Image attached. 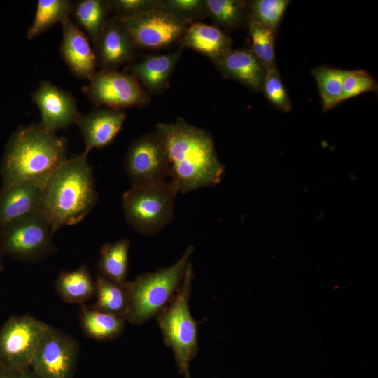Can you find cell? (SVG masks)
<instances>
[{"mask_svg": "<svg viewBox=\"0 0 378 378\" xmlns=\"http://www.w3.org/2000/svg\"><path fill=\"white\" fill-rule=\"evenodd\" d=\"M155 132L164 144L172 178L179 192L186 193L220 182L224 166L207 132L178 119L174 122L158 123Z\"/></svg>", "mask_w": 378, "mask_h": 378, "instance_id": "obj_1", "label": "cell"}, {"mask_svg": "<svg viewBox=\"0 0 378 378\" xmlns=\"http://www.w3.org/2000/svg\"><path fill=\"white\" fill-rule=\"evenodd\" d=\"M67 142L39 124L19 127L10 136L2 159V186L22 182L45 185L68 158Z\"/></svg>", "mask_w": 378, "mask_h": 378, "instance_id": "obj_2", "label": "cell"}, {"mask_svg": "<svg viewBox=\"0 0 378 378\" xmlns=\"http://www.w3.org/2000/svg\"><path fill=\"white\" fill-rule=\"evenodd\" d=\"M84 151L68 158L43 186L41 209L53 232L76 225L92 211L98 197L92 169Z\"/></svg>", "mask_w": 378, "mask_h": 378, "instance_id": "obj_3", "label": "cell"}, {"mask_svg": "<svg viewBox=\"0 0 378 378\" xmlns=\"http://www.w3.org/2000/svg\"><path fill=\"white\" fill-rule=\"evenodd\" d=\"M194 250L193 246H188L183 255L172 265L140 274L124 284L128 295L125 321L141 325L158 316L178 290Z\"/></svg>", "mask_w": 378, "mask_h": 378, "instance_id": "obj_4", "label": "cell"}, {"mask_svg": "<svg viewBox=\"0 0 378 378\" xmlns=\"http://www.w3.org/2000/svg\"><path fill=\"white\" fill-rule=\"evenodd\" d=\"M192 278V266L188 262L178 290L158 314L164 342L173 351L178 370L185 378H190V363L198 349V323L192 316L189 307Z\"/></svg>", "mask_w": 378, "mask_h": 378, "instance_id": "obj_5", "label": "cell"}, {"mask_svg": "<svg viewBox=\"0 0 378 378\" xmlns=\"http://www.w3.org/2000/svg\"><path fill=\"white\" fill-rule=\"evenodd\" d=\"M178 192L172 178L158 184L132 187L122 195V206L127 223L138 233L156 234L172 220Z\"/></svg>", "mask_w": 378, "mask_h": 378, "instance_id": "obj_6", "label": "cell"}, {"mask_svg": "<svg viewBox=\"0 0 378 378\" xmlns=\"http://www.w3.org/2000/svg\"><path fill=\"white\" fill-rule=\"evenodd\" d=\"M51 223L41 209L0 226V255L27 263L43 261L57 251Z\"/></svg>", "mask_w": 378, "mask_h": 378, "instance_id": "obj_7", "label": "cell"}, {"mask_svg": "<svg viewBox=\"0 0 378 378\" xmlns=\"http://www.w3.org/2000/svg\"><path fill=\"white\" fill-rule=\"evenodd\" d=\"M49 326L30 315L10 316L0 328V370L20 372L29 368Z\"/></svg>", "mask_w": 378, "mask_h": 378, "instance_id": "obj_8", "label": "cell"}, {"mask_svg": "<svg viewBox=\"0 0 378 378\" xmlns=\"http://www.w3.org/2000/svg\"><path fill=\"white\" fill-rule=\"evenodd\" d=\"M83 88V93L97 107L122 109L147 105L150 99L138 79L116 70L96 71Z\"/></svg>", "mask_w": 378, "mask_h": 378, "instance_id": "obj_9", "label": "cell"}, {"mask_svg": "<svg viewBox=\"0 0 378 378\" xmlns=\"http://www.w3.org/2000/svg\"><path fill=\"white\" fill-rule=\"evenodd\" d=\"M125 169L132 187L146 186L172 179V172L164 144L157 134L147 133L130 146Z\"/></svg>", "mask_w": 378, "mask_h": 378, "instance_id": "obj_10", "label": "cell"}, {"mask_svg": "<svg viewBox=\"0 0 378 378\" xmlns=\"http://www.w3.org/2000/svg\"><path fill=\"white\" fill-rule=\"evenodd\" d=\"M118 19L129 32L136 47L145 49L156 50L167 47L181 40L188 29V22L162 8H154Z\"/></svg>", "mask_w": 378, "mask_h": 378, "instance_id": "obj_11", "label": "cell"}, {"mask_svg": "<svg viewBox=\"0 0 378 378\" xmlns=\"http://www.w3.org/2000/svg\"><path fill=\"white\" fill-rule=\"evenodd\" d=\"M79 346L71 336L49 326L37 347L30 368L38 378H72Z\"/></svg>", "mask_w": 378, "mask_h": 378, "instance_id": "obj_12", "label": "cell"}, {"mask_svg": "<svg viewBox=\"0 0 378 378\" xmlns=\"http://www.w3.org/2000/svg\"><path fill=\"white\" fill-rule=\"evenodd\" d=\"M32 100L41 113L38 124L53 133L76 123L80 115L72 94L50 81L40 83L32 94Z\"/></svg>", "mask_w": 378, "mask_h": 378, "instance_id": "obj_13", "label": "cell"}, {"mask_svg": "<svg viewBox=\"0 0 378 378\" xmlns=\"http://www.w3.org/2000/svg\"><path fill=\"white\" fill-rule=\"evenodd\" d=\"M126 118L123 110L97 107L87 114H80L76 121L83 136L85 153L94 148L109 145L122 127Z\"/></svg>", "mask_w": 378, "mask_h": 378, "instance_id": "obj_14", "label": "cell"}, {"mask_svg": "<svg viewBox=\"0 0 378 378\" xmlns=\"http://www.w3.org/2000/svg\"><path fill=\"white\" fill-rule=\"evenodd\" d=\"M60 54L71 74L80 79H89L97 71V56L88 37L69 18L62 23Z\"/></svg>", "mask_w": 378, "mask_h": 378, "instance_id": "obj_15", "label": "cell"}, {"mask_svg": "<svg viewBox=\"0 0 378 378\" xmlns=\"http://www.w3.org/2000/svg\"><path fill=\"white\" fill-rule=\"evenodd\" d=\"M136 46L117 18H109L94 46L97 64L102 69L115 70L130 62Z\"/></svg>", "mask_w": 378, "mask_h": 378, "instance_id": "obj_16", "label": "cell"}, {"mask_svg": "<svg viewBox=\"0 0 378 378\" xmlns=\"http://www.w3.org/2000/svg\"><path fill=\"white\" fill-rule=\"evenodd\" d=\"M213 62L224 76L253 90H262L267 69L251 50H231Z\"/></svg>", "mask_w": 378, "mask_h": 378, "instance_id": "obj_17", "label": "cell"}, {"mask_svg": "<svg viewBox=\"0 0 378 378\" xmlns=\"http://www.w3.org/2000/svg\"><path fill=\"white\" fill-rule=\"evenodd\" d=\"M43 186L22 182L0 190V226L41 209Z\"/></svg>", "mask_w": 378, "mask_h": 378, "instance_id": "obj_18", "label": "cell"}, {"mask_svg": "<svg viewBox=\"0 0 378 378\" xmlns=\"http://www.w3.org/2000/svg\"><path fill=\"white\" fill-rule=\"evenodd\" d=\"M182 54V49L144 58L130 66L138 80L152 93L162 92Z\"/></svg>", "mask_w": 378, "mask_h": 378, "instance_id": "obj_19", "label": "cell"}, {"mask_svg": "<svg viewBox=\"0 0 378 378\" xmlns=\"http://www.w3.org/2000/svg\"><path fill=\"white\" fill-rule=\"evenodd\" d=\"M181 48L195 50L216 60L232 50L230 38L220 29L203 22L192 24L181 38Z\"/></svg>", "mask_w": 378, "mask_h": 378, "instance_id": "obj_20", "label": "cell"}, {"mask_svg": "<svg viewBox=\"0 0 378 378\" xmlns=\"http://www.w3.org/2000/svg\"><path fill=\"white\" fill-rule=\"evenodd\" d=\"M59 297L65 302L76 304L85 303L95 297L96 285L85 265L71 271H62L55 282Z\"/></svg>", "mask_w": 378, "mask_h": 378, "instance_id": "obj_21", "label": "cell"}, {"mask_svg": "<svg viewBox=\"0 0 378 378\" xmlns=\"http://www.w3.org/2000/svg\"><path fill=\"white\" fill-rule=\"evenodd\" d=\"M80 323L85 335L99 341L116 338L123 332L125 319L120 316L81 305Z\"/></svg>", "mask_w": 378, "mask_h": 378, "instance_id": "obj_22", "label": "cell"}, {"mask_svg": "<svg viewBox=\"0 0 378 378\" xmlns=\"http://www.w3.org/2000/svg\"><path fill=\"white\" fill-rule=\"evenodd\" d=\"M110 12L109 1L79 0L73 3L71 15L94 46L109 20Z\"/></svg>", "mask_w": 378, "mask_h": 378, "instance_id": "obj_23", "label": "cell"}, {"mask_svg": "<svg viewBox=\"0 0 378 378\" xmlns=\"http://www.w3.org/2000/svg\"><path fill=\"white\" fill-rule=\"evenodd\" d=\"M130 246V240L126 238L104 244L101 248L100 258L97 262L98 274L118 284H125Z\"/></svg>", "mask_w": 378, "mask_h": 378, "instance_id": "obj_24", "label": "cell"}, {"mask_svg": "<svg viewBox=\"0 0 378 378\" xmlns=\"http://www.w3.org/2000/svg\"><path fill=\"white\" fill-rule=\"evenodd\" d=\"M73 3L69 0H38L33 22L27 31L31 40L71 15Z\"/></svg>", "mask_w": 378, "mask_h": 378, "instance_id": "obj_25", "label": "cell"}, {"mask_svg": "<svg viewBox=\"0 0 378 378\" xmlns=\"http://www.w3.org/2000/svg\"><path fill=\"white\" fill-rule=\"evenodd\" d=\"M124 284H118L97 274L95 279L97 300L92 307L125 318L128 309V295Z\"/></svg>", "mask_w": 378, "mask_h": 378, "instance_id": "obj_26", "label": "cell"}, {"mask_svg": "<svg viewBox=\"0 0 378 378\" xmlns=\"http://www.w3.org/2000/svg\"><path fill=\"white\" fill-rule=\"evenodd\" d=\"M312 74L318 85L324 111L335 108L342 102L345 70L320 66L314 69Z\"/></svg>", "mask_w": 378, "mask_h": 378, "instance_id": "obj_27", "label": "cell"}, {"mask_svg": "<svg viewBox=\"0 0 378 378\" xmlns=\"http://www.w3.org/2000/svg\"><path fill=\"white\" fill-rule=\"evenodd\" d=\"M207 14L218 24L227 29L241 25L246 19L247 3L238 0H206Z\"/></svg>", "mask_w": 378, "mask_h": 378, "instance_id": "obj_28", "label": "cell"}, {"mask_svg": "<svg viewBox=\"0 0 378 378\" xmlns=\"http://www.w3.org/2000/svg\"><path fill=\"white\" fill-rule=\"evenodd\" d=\"M248 30L252 43V52L267 69L276 67L274 32L248 18Z\"/></svg>", "mask_w": 378, "mask_h": 378, "instance_id": "obj_29", "label": "cell"}, {"mask_svg": "<svg viewBox=\"0 0 378 378\" xmlns=\"http://www.w3.org/2000/svg\"><path fill=\"white\" fill-rule=\"evenodd\" d=\"M289 3L288 0L250 1L247 3L249 17L274 32Z\"/></svg>", "mask_w": 378, "mask_h": 378, "instance_id": "obj_30", "label": "cell"}, {"mask_svg": "<svg viewBox=\"0 0 378 378\" xmlns=\"http://www.w3.org/2000/svg\"><path fill=\"white\" fill-rule=\"evenodd\" d=\"M161 8L188 23L208 15L205 1L202 0L161 1Z\"/></svg>", "mask_w": 378, "mask_h": 378, "instance_id": "obj_31", "label": "cell"}, {"mask_svg": "<svg viewBox=\"0 0 378 378\" xmlns=\"http://www.w3.org/2000/svg\"><path fill=\"white\" fill-rule=\"evenodd\" d=\"M262 90L275 107L284 112L291 110L290 99L276 68L267 71Z\"/></svg>", "mask_w": 378, "mask_h": 378, "instance_id": "obj_32", "label": "cell"}, {"mask_svg": "<svg viewBox=\"0 0 378 378\" xmlns=\"http://www.w3.org/2000/svg\"><path fill=\"white\" fill-rule=\"evenodd\" d=\"M374 78L365 70L346 71L343 80L342 102L363 93L377 90Z\"/></svg>", "mask_w": 378, "mask_h": 378, "instance_id": "obj_33", "label": "cell"}, {"mask_svg": "<svg viewBox=\"0 0 378 378\" xmlns=\"http://www.w3.org/2000/svg\"><path fill=\"white\" fill-rule=\"evenodd\" d=\"M111 11L118 18H128L140 13L161 8V1L155 0H114L110 1Z\"/></svg>", "mask_w": 378, "mask_h": 378, "instance_id": "obj_34", "label": "cell"}, {"mask_svg": "<svg viewBox=\"0 0 378 378\" xmlns=\"http://www.w3.org/2000/svg\"><path fill=\"white\" fill-rule=\"evenodd\" d=\"M20 372L0 370V378H18Z\"/></svg>", "mask_w": 378, "mask_h": 378, "instance_id": "obj_35", "label": "cell"}, {"mask_svg": "<svg viewBox=\"0 0 378 378\" xmlns=\"http://www.w3.org/2000/svg\"><path fill=\"white\" fill-rule=\"evenodd\" d=\"M18 378H38L31 368H27L22 370Z\"/></svg>", "mask_w": 378, "mask_h": 378, "instance_id": "obj_36", "label": "cell"}, {"mask_svg": "<svg viewBox=\"0 0 378 378\" xmlns=\"http://www.w3.org/2000/svg\"><path fill=\"white\" fill-rule=\"evenodd\" d=\"M1 258L2 257L0 255V273L2 272L4 269Z\"/></svg>", "mask_w": 378, "mask_h": 378, "instance_id": "obj_37", "label": "cell"}]
</instances>
